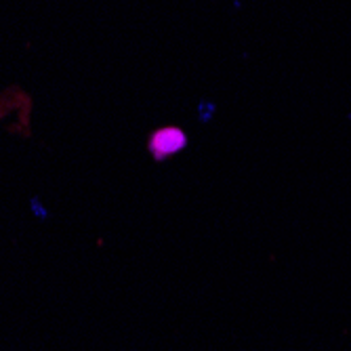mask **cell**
<instances>
[{"label":"cell","mask_w":351,"mask_h":351,"mask_svg":"<svg viewBox=\"0 0 351 351\" xmlns=\"http://www.w3.org/2000/svg\"><path fill=\"white\" fill-rule=\"evenodd\" d=\"M185 145V135L175 129V126H169V129H162V131H156L154 137H152V152L160 158L165 154H175L177 149H181Z\"/></svg>","instance_id":"1"}]
</instances>
